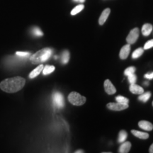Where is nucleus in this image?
Returning <instances> with one entry per match:
<instances>
[{"label":"nucleus","mask_w":153,"mask_h":153,"mask_svg":"<svg viewBox=\"0 0 153 153\" xmlns=\"http://www.w3.org/2000/svg\"><path fill=\"white\" fill-rule=\"evenodd\" d=\"M32 32H33V34L36 36H42L43 35V32L41 31V30L38 27H34L32 30Z\"/></svg>","instance_id":"obj_25"},{"label":"nucleus","mask_w":153,"mask_h":153,"mask_svg":"<svg viewBox=\"0 0 153 153\" xmlns=\"http://www.w3.org/2000/svg\"><path fill=\"white\" fill-rule=\"evenodd\" d=\"M116 100L118 103H121V104H128L129 100L128 99L126 98L123 96H117L116 97Z\"/></svg>","instance_id":"obj_22"},{"label":"nucleus","mask_w":153,"mask_h":153,"mask_svg":"<svg viewBox=\"0 0 153 153\" xmlns=\"http://www.w3.org/2000/svg\"><path fill=\"white\" fill-rule=\"evenodd\" d=\"M130 91L134 94H141L144 92V89L140 86L135 85V84H132L130 86Z\"/></svg>","instance_id":"obj_11"},{"label":"nucleus","mask_w":153,"mask_h":153,"mask_svg":"<svg viewBox=\"0 0 153 153\" xmlns=\"http://www.w3.org/2000/svg\"><path fill=\"white\" fill-rule=\"evenodd\" d=\"M131 148V143L130 142H123L120 146L118 152L120 153H128Z\"/></svg>","instance_id":"obj_12"},{"label":"nucleus","mask_w":153,"mask_h":153,"mask_svg":"<svg viewBox=\"0 0 153 153\" xmlns=\"http://www.w3.org/2000/svg\"><path fill=\"white\" fill-rule=\"evenodd\" d=\"M131 133H133V135H135V137H138L140 139H143L146 140L149 137V134L147 133H144V132H141L138 131H135V130H133L131 131Z\"/></svg>","instance_id":"obj_15"},{"label":"nucleus","mask_w":153,"mask_h":153,"mask_svg":"<svg viewBox=\"0 0 153 153\" xmlns=\"http://www.w3.org/2000/svg\"><path fill=\"white\" fill-rule=\"evenodd\" d=\"M149 152L150 153H153V143L152 145H151L150 149H149Z\"/></svg>","instance_id":"obj_29"},{"label":"nucleus","mask_w":153,"mask_h":153,"mask_svg":"<svg viewBox=\"0 0 153 153\" xmlns=\"http://www.w3.org/2000/svg\"><path fill=\"white\" fill-rule=\"evenodd\" d=\"M16 55L19 57H24L29 56L30 53H28V52H20V51H18V52L16 53Z\"/></svg>","instance_id":"obj_27"},{"label":"nucleus","mask_w":153,"mask_h":153,"mask_svg":"<svg viewBox=\"0 0 153 153\" xmlns=\"http://www.w3.org/2000/svg\"><path fill=\"white\" fill-rule=\"evenodd\" d=\"M55 68L53 65H46L44 67L43 69V74L44 75H47V74H49L54 71Z\"/></svg>","instance_id":"obj_20"},{"label":"nucleus","mask_w":153,"mask_h":153,"mask_svg":"<svg viewBox=\"0 0 153 153\" xmlns=\"http://www.w3.org/2000/svg\"><path fill=\"white\" fill-rule=\"evenodd\" d=\"M144 85H145V86H148V85H149V82H144Z\"/></svg>","instance_id":"obj_32"},{"label":"nucleus","mask_w":153,"mask_h":153,"mask_svg":"<svg viewBox=\"0 0 153 153\" xmlns=\"http://www.w3.org/2000/svg\"><path fill=\"white\" fill-rule=\"evenodd\" d=\"M104 89L108 94L111 95L116 92V89L109 79H106L104 82Z\"/></svg>","instance_id":"obj_7"},{"label":"nucleus","mask_w":153,"mask_h":153,"mask_svg":"<svg viewBox=\"0 0 153 153\" xmlns=\"http://www.w3.org/2000/svg\"><path fill=\"white\" fill-rule=\"evenodd\" d=\"M152 106H153V101H152Z\"/></svg>","instance_id":"obj_33"},{"label":"nucleus","mask_w":153,"mask_h":153,"mask_svg":"<svg viewBox=\"0 0 153 153\" xmlns=\"http://www.w3.org/2000/svg\"><path fill=\"white\" fill-rule=\"evenodd\" d=\"M43 65H38L37 68L36 69H34V70L30 72V74H29V77L30 79H33V78H35L38 75H39L40 73L43 71Z\"/></svg>","instance_id":"obj_14"},{"label":"nucleus","mask_w":153,"mask_h":153,"mask_svg":"<svg viewBox=\"0 0 153 153\" xmlns=\"http://www.w3.org/2000/svg\"><path fill=\"white\" fill-rule=\"evenodd\" d=\"M69 60H70V53H69V51H63L62 55H61V62L62 64L65 65L69 62Z\"/></svg>","instance_id":"obj_16"},{"label":"nucleus","mask_w":153,"mask_h":153,"mask_svg":"<svg viewBox=\"0 0 153 153\" xmlns=\"http://www.w3.org/2000/svg\"><path fill=\"white\" fill-rule=\"evenodd\" d=\"M128 81L131 85H132V84H135L137 80V76L133 73L128 76Z\"/></svg>","instance_id":"obj_24"},{"label":"nucleus","mask_w":153,"mask_h":153,"mask_svg":"<svg viewBox=\"0 0 153 153\" xmlns=\"http://www.w3.org/2000/svg\"><path fill=\"white\" fill-rule=\"evenodd\" d=\"M152 25L150 24H145L143 26L142 33L144 36H148L152 30Z\"/></svg>","instance_id":"obj_13"},{"label":"nucleus","mask_w":153,"mask_h":153,"mask_svg":"<svg viewBox=\"0 0 153 153\" xmlns=\"http://www.w3.org/2000/svg\"><path fill=\"white\" fill-rule=\"evenodd\" d=\"M145 77L148 79H153V72H148V73L145 74Z\"/></svg>","instance_id":"obj_28"},{"label":"nucleus","mask_w":153,"mask_h":153,"mask_svg":"<svg viewBox=\"0 0 153 153\" xmlns=\"http://www.w3.org/2000/svg\"><path fill=\"white\" fill-rule=\"evenodd\" d=\"M143 53H144V49L142 48H137L135 50V51L133 53V54H132V58L133 59H137L140 57L143 54Z\"/></svg>","instance_id":"obj_19"},{"label":"nucleus","mask_w":153,"mask_h":153,"mask_svg":"<svg viewBox=\"0 0 153 153\" xmlns=\"http://www.w3.org/2000/svg\"><path fill=\"white\" fill-rule=\"evenodd\" d=\"M26 79L22 76L7 78L0 82V89L7 93H16L24 87Z\"/></svg>","instance_id":"obj_1"},{"label":"nucleus","mask_w":153,"mask_h":153,"mask_svg":"<svg viewBox=\"0 0 153 153\" xmlns=\"http://www.w3.org/2000/svg\"><path fill=\"white\" fill-rule=\"evenodd\" d=\"M84 151H82V150H78L77 151H75V153H83Z\"/></svg>","instance_id":"obj_31"},{"label":"nucleus","mask_w":153,"mask_h":153,"mask_svg":"<svg viewBox=\"0 0 153 153\" xmlns=\"http://www.w3.org/2000/svg\"><path fill=\"white\" fill-rule=\"evenodd\" d=\"M150 97H151V93L150 91H148V92H145V93L143 92V94H140V96L138 97V99L140 101H142V102L145 103L150 99Z\"/></svg>","instance_id":"obj_17"},{"label":"nucleus","mask_w":153,"mask_h":153,"mask_svg":"<svg viewBox=\"0 0 153 153\" xmlns=\"http://www.w3.org/2000/svg\"><path fill=\"white\" fill-rule=\"evenodd\" d=\"M153 47V39L152 40H150V41H148L144 45V50H148L150 48H152Z\"/></svg>","instance_id":"obj_26"},{"label":"nucleus","mask_w":153,"mask_h":153,"mask_svg":"<svg viewBox=\"0 0 153 153\" xmlns=\"http://www.w3.org/2000/svg\"><path fill=\"white\" fill-rule=\"evenodd\" d=\"M53 103L57 108H62L65 106V100L62 94L60 92H55L53 94Z\"/></svg>","instance_id":"obj_4"},{"label":"nucleus","mask_w":153,"mask_h":153,"mask_svg":"<svg viewBox=\"0 0 153 153\" xmlns=\"http://www.w3.org/2000/svg\"><path fill=\"white\" fill-rule=\"evenodd\" d=\"M107 108H109L110 110L116 111H119L126 108H128V104H121V103H108L107 104Z\"/></svg>","instance_id":"obj_6"},{"label":"nucleus","mask_w":153,"mask_h":153,"mask_svg":"<svg viewBox=\"0 0 153 153\" xmlns=\"http://www.w3.org/2000/svg\"><path fill=\"white\" fill-rule=\"evenodd\" d=\"M68 101L74 106H82L86 102L87 99L86 97L79 94V93L72 91L68 96Z\"/></svg>","instance_id":"obj_3"},{"label":"nucleus","mask_w":153,"mask_h":153,"mask_svg":"<svg viewBox=\"0 0 153 153\" xmlns=\"http://www.w3.org/2000/svg\"><path fill=\"white\" fill-rule=\"evenodd\" d=\"M128 137V133L126 131H120L119 132V135H118V142L119 143H123V142H125L127 139Z\"/></svg>","instance_id":"obj_18"},{"label":"nucleus","mask_w":153,"mask_h":153,"mask_svg":"<svg viewBox=\"0 0 153 153\" xmlns=\"http://www.w3.org/2000/svg\"><path fill=\"white\" fill-rule=\"evenodd\" d=\"M135 67H129L127 69H126L125 72H124V74L126 76H128L130 74H132L135 73Z\"/></svg>","instance_id":"obj_23"},{"label":"nucleus","mask_w":153,"mask_h":153,"mask_svg":"<svg viewBox=\"0 0 153 153\" xmlns=\"http://www.w3.org/2000/svg\"><path fill=\"white\" fill-rule=\"evenodd\" d=\"M74 1H75V2H79V3H83L85 2V0H73Z\"/></svg>","instance_id":"obj_30"},{"label":"nucleus","mask_w":153,"mask_h":153,"mask_svg":"<svg viewBox=\"0 0 153 153\" xmlns=\"http://www.w3.org/2000/svg\"><path fill=\"white\" fill-rule=\"evenodd\" d=\"M53 50L49 48L41 49L36 52L35 54L32 55L30 57V61L32 64L36 65L44 62L48 60L52 55Z\"/></svg>","instance_id":"obj_2"},{"label":"nucleus","mask_w":153,"mask_h":153,"mask_svg":"<svg viewBox=\"0 0 153 153\" xmlns=\"http://www.w3.org/2000/svg\"><path fill=\"white\" fill-rule=\"evenodd\" d=\"M139 29L137 28H135L131 30L127 38H126V41L128 43V44L131 45V44H133L136 42L139 37Z\"/></svg>","instance_id":"obj_5"},{"label":"nucleus","mask_w":153,"mask_h":153,"mask_svg":"<svg viewBox=\"0 0 153 153\" xmlns=\"http://www.w3.org/2000/svg\"><path fill=\"white\" fill-rule=\"evenodd\" d=\"M138 126L140 128L146 131H151L153 129L152 124L147 120H140L138 123Z\"/></svg>","instance_id":"obj_9"},{"label":"nucleus","mask_w":153,"mask_h":153,"mask_svg":"<svg viewBox=\"0 0 153 153\" xmlns=\"http://www.w3.org/2000/svg\"><path fill=\"white\" fill-rule=\"evenodd\" d=\"M130 51H131V45H130V44H127V45H124L120 51L119 56L120 59L125 60V59L127 58L128 57Z\"/></svg>","instance_id":"obj_8"},{"label":"nucleus","mask_w":153,"mask_h":153,"mask_svg":"<svg viewBox=\"0 0 153 153\" xmlns=\"http://www.w3.org/2000/svg\"><path fill=\"white\" fill-rule=\"evenodd\" d=\"M84 8H85V6H84L83 4L77 5L76 7H75L73 9H72V11H71V14L72 15V16L77 14L78 13H79L80 11L83 10Z\"/></svg>","instance_id":"obj_21"},{"label":"nucleus","mask_w":153,"mask_h":153,"mask_svg":"<svg viewBox=\"0 0 153 153\" xmlns=\"http://www.w3.org/2000/svg\"><path fill=\"white\" fill-rule=\"evenodd\" d=\"M110 12H111V9L108 8L104 9V10L102 11V13H101V16L99 17V24L103 25L105 22H106V21L107 20V19H108V16H109Z\"/></svg>","instance_id":"obj_10"}]
</instances>
